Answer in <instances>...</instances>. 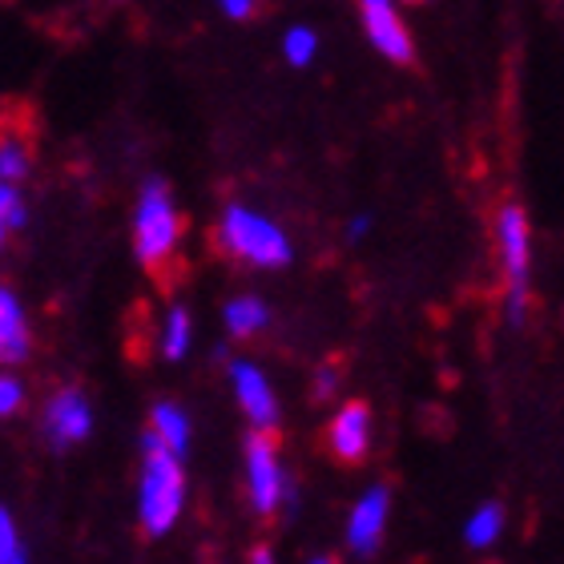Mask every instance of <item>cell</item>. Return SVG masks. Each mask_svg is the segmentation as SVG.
Wrapping results in <instances>:
<instances>
[{
    "label": "cell",
    "instance_id": "44dd1931",
    "mask_svg": "<svg viewBox=\"0 0 564 564\" xmlns=\"http://www.w3.org/2000/svg\"><path fill=\"white\" fill-rule=\"evenodd\" d=\"M335 388H339V371H335V367H323L315 376V400H327Z\"/></svg>",
    "mask_w": 564,
    "mask_h": 564
},
{
    "label": "cell",
    "instance_id": "30bf717a",
    "mask_svg": "<svg viewBox=\"0 0 564 564\" xmlns=\"http://www.w3.org/2000/svg\"><path fill=\"white\" fill-rule=\"evenodd\" d=\"M89 423H94L89 420V408H85V400L77 391H61L57 400L48 403L45 427H48V440L57 447L85 440V435H89Z\"/></svg>",
    "mask_w": 564,
    "mask_h": 564
},
{
    "label": "cell",
    "instance_id": "603a6c76",
    "mask_svg": "<svg viewBox=\"0 0 564 564\" xmlns=\"http://www.w3.org/2000/svg\"><path fill=\"white\" fill-rule=\"evenodd\" d=\"M347 230H351V242H359V238H364L367 230H371V218H367V214H359V218H355V223L347 226Z\"/></svg>",
    "mask_w": 564,
    "mask_h": 564
},
{
    "label": "cell",
    "instance_id": "9a60e30c",
    "mask_svg": "<svg viewBox=\"0 0 564 564\" xmlns=\"http://www.w3.org/2000/svg\"><path fill=\"white\" fill-rule=\"evenodd\" d=\"M282 53H286V61H291V65H299V69H303V65H311V61H315L318 36L311 33V29H291V33H286V41H282Z\"/></svg>",
    "mask_w": 564,
    "mask_h": 564
},
{
    "label": "cell",
    "instance_id": "7c38bea8",
    "mask_svg": "<svg viewBox=\"0 0 564 564\" xmlns=\"http://www.w3.org/2000/svg\"><path fill=\"white\" fill-rule=\"evenodd\" d=\"M500 529H505V508H500V505H480L468 517V524H464V541H468L471 549H488V544H496Z\"/></svg>",
    "mask_w": 564,
    "mask_h": 564
},
{
    "label": "cell",
    "instance_id": "d4e9b609",
    "mask_svg": "<svg viewBox=\"0 0 564 564\" xmlns=\"http://www.w3.org/2000/svg\"><path fill=\"white\" fill-rule=\"evenodd\" d=\"M359 4H379V0H359Z\"/></svg>",
    "mask_w": 564,
    "mask_h": 564
},
{
    "label": "cell",
    "instance_id": "52a82bcc",
    "mask_svg": "<svg viewBox=\"0 0 564 564\" xmlns=\"http://www.w3.org/2000/svg\"><path fill=\"white\" fill-rule=\"evenodd\" d=\"M388 512H391V492L383 488V484H376V488L355 505L351 524H347V544H351L359 556L379 553L383 529H388Z\"/></svg>",
    "mask_w": 564,
    "mask_h": 564
},
{
    "label": "cell",
    "instance_id": "ac0fdd59",
    "mask_svg": "<svg viewBox=\"0 0 564 564\" xmlns=\"http://www.w3.org/2000/svg\"><path fill=\"white\" fill-rule=\"evenodd\" d=\"M21 206H17V194H12V186H4V177H0V242H4V230H12V226H21Z\"/></svg>",
    "mask_w": 564,
    "mask_h": 564
},
{
    "label": "cell",
    "instance_id": "2e32d148",
    "mask_svg": "<svg viewBox=\"0 0 564 564\" xmlns=\"http://www.w3.org/2000/svg\"><path fill=\"white\" fill-rule=\"evenodd\" d=\"M21 174H29V145L21 138H4L0 141V177L12 182Z\"/></svg>",
    "mask_w": 564,
    "mask_h": 564
},
{
    "label": "cell",
    "instance_id": "7402d4cb",
    "mask_svg": "<svg viewBox=\"0 0 564 564\" xmlns=\"http://www.w3.org/2000/svg\"><path fill=\"white\" fill-rule=\"evenodd\" d=\"M223 9L235 17V21H242V17H250L254 12V0H223Z\"/></svg>",
    "mask_w": 564,
    "mask_h": 564
},
{
    "label": "cell",
    "instance_id": "d6986e66",
    "mask_svg": "<svg viewBox=\"0 0 564 564\" xmlns=\"http://www.w3.org/2000/svg\"><path fill=\"white\" fill-rule=\"evenodd\" d=\"M12 561H24V556H21V544H17V532H12L9 512H0V564H12Z\"/></svg>",
    "mask_w": 564,
    "mask_h": 564
},
{
    "label": "cell",
    "instance_id": "cb8c5ba5",
    "mask_svg": "<svg viewBox=\"0 0 564 564\" xmlns=\"http://www.w3.org/2000/svg\"><path fill=\"white\" fill-rule=\"evenodd\" d=\"M403 4H423V0H403Z\"/></svg>",
    "mask_w": 564,
    "mask_h": 564
},
{
    "label": "cell",
    "instance_id": "ffe728a7",
    "mask_svg": "<svg viewBox=\"0 0 564 564\" xmlns=\"http://www.w3.org/2000/svg\"><path fill=\"white\" fill-rule=\"evenodd\" d=\"M21 383L17 379H4L0 376V415H12L17 408H21Z\"/></svg>",
    "mask_w": 564,
    "mask_h": 564
},
{
    "label": "cell",
    "instance_id": "8fae6325",
    "mask_svg": "<svg viewBox=\"0 0 564 564\" xmlns=\"http://www.w3.org/2000/svg\"><path fill=\"white\" fill-rule=\"evenodd\" d=\"M24 355H29V330L21 306L9 291H0V364H17Z\"/></svg>",
    "mask_w": 564,
    "mask_h": 564
},
{
    "label": "cell",
    "instance_id": "9c48e42d",
    "mask_svg": "<svg viewBox=\"0 0 564 564\" xmlns=\"http://www.w3.org/2000/svg\"><path fill=\"white\" fill-rule=\"evenodd\" d=\"M230 376H235L238 403H242V412L254 420V427H274V423H279V403H274V391H271V383L262 379L259 367L235 364Z\"/></svg>",
    "mask_w": 564,
    "mask_h": 564
},
{
    "label": "cell",
    "instance_id": "277c9868",
    "mask_svg": "<svg viewBox=\"0 0 564 564\" xmlns=\"http://www.w3.org/2000/svg\"><path fill=\"white\" fill-rule=\"evenodd\" d=\"M223 242L230 254L254 262V267H286L291 262V242L279 226L259 218V214L230 206L223 218Z\"/></svg>",
    "mask_w": 564,
    "mask_h": 564
},
{
    "label": "cell",
    "instance_id": "7a4b0ae2",
    "mask_svg": "<svg viewBox=\"0 0 564 564\" xmlns=\"http://www.w3.org/2000/svg\"><path fill=\"white\" fill-rule=\"evenodd\" d=\"M496 247H500V262L508 274V299L505 315L512 327L524 323L529 315V282H532V230L529 214L520 206H505L496 214Z\"/></svg>",
    "mask_w": 564,
    "mask_h": 564
},
{
    "label": "cell",
    "instance_id": "6da1fadb",
    "mask_svg": "<svg viewBox=\"0 0 564 564\" xmlns=\"http://www.w3.org/2000/svg\"><path fill=\"white\" fill-rule=\"evenodd\" d=\"M182 468H177V452L162 444V435H145V480H141V524L150 536L165 532L182 512Z\"/></svg>",
    "mask_w": 564,
    "mask_h": 564
},
{
    "label": "cell",
    "instance_id": "4fadbf2b",
    "mask_svg": "<svg viewBox=\"0 0 564 564\" xmlns=\"http://www.w3.org/2000/svg\"><path fill=\"white\" fill-rule=\"evenodd\" d=\"M153 432L162 435V444L170 447V452H177V456L189 447V423L174 403H158V408H153Z\"/></svg>",
    "mask_w": 564,
    "mask_h": 564
},
{
    "label": "cell",
    "instance_id": "5bb4252c",
    "mask_svg": "<svg viewBox=\"0 0 564 564\" xmlns=\"http://www.w3.org/2000/svg\"><path fill=\"white\" fill-rule=\"evenodd\" d=\"M267 318H271V311L259 299H235V303L226 306V327L235 330V335H254L259 327H267Z\"/></svg>",
    "mask_w": 564,
    "mask_h": 564
},
{
    "label": "cell",
    "instance_id": "e0dca14e",
    "mask_svg": "<svg viewBox=\"0 0 564 564\" xmlns=\"http://www.w3.org/2000/svg\"><path fill=\"white\" fill-rule=\"evenodd\" d=\"M189 347V315L186 311H174L170 323H165V359H182Z\"/></svg>",
    "mask_w": 564,
    "mask_h": 564
},
{
    "label": "cell",
    "instance_id": "ba28073f",
    "mask_svg": "<svg viewBox=\"0 0 564 564\" xmlns=\"http://www.w3.org/2000/svg\"><path fill=\"white\" fill-rule=\"evenodd\" d=\"M330 452L343 459V464H355V459L367 456V447H371V408L364 400H351L343 403L335 420H330Z\"/></svg>",
    "mask_w": 564,
    "mask_h": 564
},
{
    "label": "cell",
    "instance_id": "5b68a950",
    "mask_svg": "<svg viewBox=\"0 0 564 564\" xmlns=\"http://www.w3.org/2000/svg\"><path fill=\"white\" fill-rule=\"evenodd\" d=\"M247 476H250V500H254V508H259L262 517H271L274 508L282 505V496H286V476L279 468V440H274L271 427L250 432Z\"/></svg>",
    "mask_w": 564,
    "mask_h": 564
},
{
    "label": "cell",
    "instance_id": "8992f818",
    "mask_svg": "<svg viewBox=\"0 0 564 564\" xmlns=\"http://www.w3.org/2000/svg\"><path fill=\"white\" fill-rule=\"evenodd\" d=\"M364 29H367V41H371L388 61H395V65H412L415 61L412 33H408V24L400 21V12L391 9V0L364 4Z\"/></svg>",
    "mask_w": 564,
    "mask_h": 564
},
{
    "label": "cell",
    "instance_id": "3957f363",
    "mask_svg": "<svg viewBox=\"0 0 564 564\" xmlns=\"http://www.w3.org/2000/svg\"><path fill=\"white\" fill-rule=\"evenodd\" d=\"M133 230H138V259L158 274L165 262H170V254H174L177 230H182V218H177L174 202H170V189H165L162 182H150V186H145Z\"/></svg>",
    "mask_w": 564,
    "mask_h": 564
}]
</instances>
